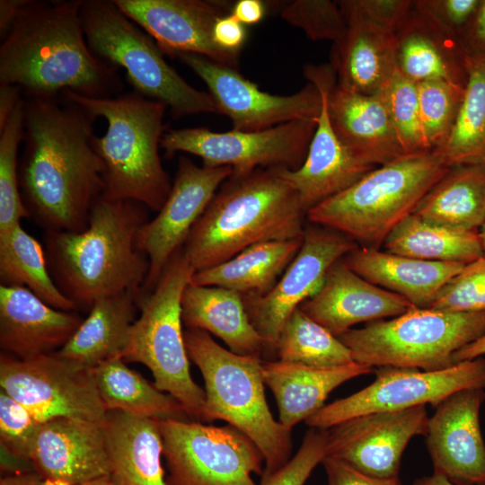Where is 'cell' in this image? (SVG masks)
I'll list each match as a JSON object with an SVG mask.
<instances>
[{"label": "cell", "instance_id": "3957f363", "mask_svg": "<svg viewBox=\"0 0 485 485\" xmlns=\"http://www.w3.org/2000/svg\"><path fill=\"white\" fill-rule=\"evenodd\" d=\"M146 207L101 197L80 232H47L45 252L59 290L79 308L125 291H140L149 260L137 243Z\"/></svg>", "mask_w": 485, "mask_h": 485}, {"label": "cell", "instance_id": "ee69618b", "mask_svg": "<svg viewBox=\"0 0 485 485\" xmlns=\"http://www.w3.org/2000/svg\"><path fill=\"white\" fill-rule=\"evenodd\" d=\"M428 308L454 313L485 312V255L465 264L438 291Z\"/></svg>", "mask_w": 485, "mask_h": 485}, {"label": "cell", "instance_id": "9c48e42d", "mask_svg": "<svg viewBox=\"0 0 485 485\" xmlns=\"http://www.w3.org/2000/svg\"><path fill=\"white\" fill-rule=\"evenodd\" d=\"M81 18L91 50L123 68L134 91L165 104L176 118L219 113L212 96L184 80L166 62L156 41L113 0H83Z\"/></svg>", "mask_w": 485, "mask_h": 485}, {"label": "cell", "instance_id": "ba28073f", "mask_svg": "<svg viewBox=\"0 0 485 485\" xmlns=\"http://www.w3.org/2000/svg\"><path fill=\"white\" fill-rule=\"evenodd\" d=\"M194 273L181 248L154 287L140 291V316L130 330L121 357L146 366L157 389L172 396L189 418L203 420L205 391L190 375L181 318L182 294Z\"/></svg>", "mask_w": 485, "mask_h": 485}, {"label": "cell", "instance_id": "52a82bcc", "mask_svg": "<svg viewBox=\"0 0 485 485\" xmlns=\"http://www.w3.org/2000/svg\"><path fill=\"white\" fill-rule=\"evenodd\" d=\"M449 169L434 152L401 156L313 207L306 217L363 247L378 249Z\"/></svg>", "mask_w": 485, "mask_h": 485}, {"label": "cell", "instance_id": "8fae6325", "mask_svg": "<svg viewBox=\"0 0 485 485\" xmlns=\"http://www.w3.org/2000/svg\"><path fill=\"white\" fill-rule=\"evenodd\" d=\"M167 485H258L264 458L257 445L230 425L176 419L160 420Z\"/></svg>", "mask_w": 485, "mask_h": 485}, {"label": "cell", "instance_id": "c3c4849f", "mask_svg": "<svg viewBox=\"0 0 485 485\" xmlns=\"http://www.w3.org/2000/svg\"><path fill=\"white\" fill-rule=\"evenodd\" d=\"M371 22L395 34L413 6L411 0H355Z\"/></svg>", "mask_w": 485, "mask_h": 485}, {"label": "cell", "instance_id": "4316f807", "mask_svg": "<svg viewBox=\"0 0 485 485\" xmlns=\"http://www.w3.org/2000/svg\"><path fill=\"white\" fill-rule=\"evenodd\" d=\"M328 110L339 139L364 163L375 167L407 155L377 93L362 94L336 84L328 96Z\"/></svg>", "mask_w": 485, "mask_h": 485}, {"label": "cell", "instance_id": "836d02e7", "mask_svg": "<svg viewBox=\"0 0 485 485\" xmlns=\"http://www.w3.org/2000/svg\"><path fill=\"white\" fill-rule=\"evenodd\" d=\"M413 214L451 229L479 231L485 223V166L450 168L423 197Z\"/></svg>", "mask_w": 485, "mask_h": 485}, {"label": "cell", "instance_id": "44dd1931", "mask_svg": "<svg viewBox=\"0 0 485 485\" xmlns=\"http://www.w3.org/2000/svg\"><path fill=\"white\" fill-rule=\"evenodd\" d=\"M485 390L458 391L429 417L426 444L434 472L455 485H485V443L480 411Z\"/></svg>", "mask_w": 485, "mask_h": 485}, {"label": "cell", "instance_id": "e575fe53", "mask_svg": "<svg viewBox=\"0 0 485 485\" xmlns=\"http://www.w3.org/2000/svg\"><path fill=\"white\" fill-rule=\"evenodd\" d=\"M100 397L107 411L120 410L154 419H188L182 406L130 369L121 357L108 359L93 368Z\"/></svg>", "mask_w": 485, "mask_h": 485}, {"label": "cell", "instance_id": "f546056e", "mask_svg": "<svg viewBox=\"0 0 485 485\" xmlns=\"http://www.w3.org/2000/svg\"><path fill=\"white\" fill-rule=\"evenodd\" d=\"M343 259L357 274L417 308H428L438 291L465 265L422 260L368 247H357Z\"/></svg>", "mask_w": 485, "mask_h": 485}, {"label": "cell", "instance_id": "7402d4cb", "mask_svg": "<svg viewBox=\"0 0 485 485\" xmlns=\"http://www.w3.org/2000/svg\"><path fill=\"white\" fill-rule=\"evenodd\" d=\"M31 461L48 485H81L110 476L102 425L82 419L42 422Z\"/></svg>", "mask_w": 485, "mask_h": 485}, {"label": "cell", "instance_id": "680465c9", "mask_svg": "<svg viewBox=\"0 0 485 485\" xmlns=\"http://www.w3.org/2000/svg\"><path fill=\"white\" fill-rule=\"evenodd\" d=\"M414 485H455L443 475L434 472L432 475L417 479Z\"/></svg>", "mask_w": 485, "mask_h": 485}, {"label": "cell", "instance_id": "f1b7e54d", "mask_svg": "<svg viewBox=\"0 0 485 485\" xmlns=\"http://www.w3.org/2000/svg\"><path fill=\"white\" fill-rule=\"evenodd\" d=\"M372 372V367L355 361L337 366H312L279 359L262 363L263 381L276 399L279 422L289 431L322 409L338 386Z\"/></svg>", "mask_w": 485, "mask_h": 485}, {"label": "cell", "instance_id": "ab89813d", "mask_svg": "<svg viewBox=\"0 0 485 485\" xmlns=\"http://www.w3.org/2000/svg\"><path fill=\"white\" fill-rule=\"evenodd\" d=\"M24 97L0 128V234L30 217L20 189L19 147L23 139Z\"/></svg>", "mask_w": 485, "mask_h": 485}, {"label": "cell", "instance_id": "5b68a950", "mask_svg": "<svg viewBox=\"0 0 485 485\" xmlns=\"http://www.w3.org/2000/svg\"><path fill=\"white\" fill-rule=\"evenodd\" d=\"M62 97L107 121L93 145L105 165L102 198L132 200L158 212L172 189L159 154L165 132V104L132 90L107 98H90L66 91Z\"/></svg>", "mask_w": 485, "mask_h": 485}, {"label": "cell", "instance_id": "e0dca14e", "mask_svg": "<svg viewBox=\"0 0 485 485\" xmlns=\"http://www.w3.org/2000/svg\"><path fill=\"white\" fill-rule=\"evenodd\" d=\"M233 174L228 166H198L179 157L171 192L156 216L137 234V247L149 260V271L141 289L152 290L172 257L181 250L218 188Z\"/></svg>", "mask_w": 485, "mask_h": 485}, {"label": "cell", "instance_id": "60d3db41", "mask_svg": "<svg viewBox=\"0 0 485 485\" xmlns=\"http://www.w3.org/2000/svg\"><path fill=\"white\" fill-rule=\"evenodd\" d=\"M405 154L431 152L420 120L418 84L398 70L377 93Z\"/></svg>", "mask_w": 485, "mask_h": 485}, {"label": "cell", "instance_id": "603a6c76", "mask_svg": "<svg viewBox=\"0 0 485 485\" xmlns=\"http://www.w3.org/2000/svg\"><path fill=\"white\" fill-rule=\"evenodd\" d=\"M299 307L338 337L356 324L393 318L415 306L367 281L342 258L330 268L319 291Z\"/></svg>", "mask_w": 485, "mask_h": 485}, {"label": "cell", "instance_id": "d6986e66", "mask_svg": "<svg viewBox=\"0 0 485 485\" xmlns=\"http://www.w3.org/2000/svg\"><path fill=\"white\" fill-rule=\"evenodd\" d=\"M304 76L319 89L322 110L306 158L296 170L281 168L300 201L308 210L340 193L375 169L358 159L337 137L328 110V96L335 84V72L328 66H307Z\"/></svg>", "mask_w": 485, "mask_h": 485}, {"label": "cell", "instance_id": "f35d334b", "mask_svg": "<svg viewBox=\"0 0 485 485\" xmlns=\"http://www.w3.org/2000/svg\"><path fill=\"white\" fill-rule=\"evenodd\" d=\"M276 350L281 361L312 366H337L354 362L349 348L300 307L284 324Z\"/></svg>", "mask_w": 485, "mask_h": 485}, {"label": "cell", "instance_id": "db71d44e", "mask_svg": "<svg viewBox=\"0 0 485 485\" xmlns=\"http://www.w3.org/2000/svg\"><path fill=\"white\" fill-rule=\"evenodd\" d=\"M22 99L23 94L19 87L0 84V128L4 126Z\"/></svg>", "mask_w": 485, "mask_h": 485}, {"label": "cell", "instance_id": "7bdbcfd3", "mask_svg": "<svg viewBox=\"0 0 485 485\" xmlns=\"http://www.w3.org/2000/svg\"><path fill=\"white\" fill-rule=\"evenodd\" d=\"M281 16L288 23L302 29L313 40H331L335 45L346 33V19L335 1H293L282 9Z\"/></svg>", "mask_w": 485, "mask_h": 485}, {"label": "cell", "instance_id": "1f68e13d", "mask_svg": "<svg viewBox=\"0 0 485 485\" xmlns=\"http://www.w3.org/2000/svg\"><path fill=\"white\" fill-rule=\"evenodd\" d=\"M140 291H125L94 302L70 340L55 353L91 369L108 359L121 357L137 320Z\"/></svg>", "mask_w": 485, "mask_h": 485}, {"label": "cell", "instance_id": "9a60e30c", "mask_svg": "<svg viewBox=\"0 0 485 485\" xmlns=\"http://www.w3.org/2000/svg\"><path fill=\"white\" fill-rule=\"evenodd\" d=\"M357 247L340 232L309 226L297 254L276 285L263 295H242L249 318L269 349H276L287 320L319 291L330 268Z\"/></svg>", "mask_w": 485, "mask_h": 485}, {"label": "cell", "instance_id": "8992f818", "mask_svg": "<svg viewBox=\"0 0 485 485\" xmlns=\"http://www.w3.org/2000/svg\"><path fill=\"white\" fill-rule=\"evenodd\" d=\"M184 340L204 379L203 420H225L249 437L264 458L262 479L269 477L289 461L292 439L268 406L260 357L225 349L201 330L187 329Z\"/></svg>", "mask_w": 485, "mask_h": 485}, {"label": "cell", "instance_id": "681fc988", "mask_svg": "<svg viewBox=\"0 0 485 485\" xmlns=\"http://www.w3.org/2000/svg\"><path fill=\"white\" fill-rule=\"evenodd\" d=\"M322 463L326 472L328 485H402L399 478L374 477L329 455L323 458Z\"/></svg>", "mask_w": 485, "mask_h": 485}, {"label": "cell", "instance_id": "d6a6232c", "mask_svg": "<svg viewBox=\"0 0 485 485\" xmlns=\"http://www.w3.org/2000/svg\"><path fill=\"white\" fill-rule=\"evenodd\" d=\"M303 238L254 244L221 264L195 272L190 283L220 287L242 295H263L295 257Z\"/></svg>", "mask_w": 485, "mask_h": 485}, {"label": "cell", "instance_id": "6f0895ef", "mask_svg": "<svg viewBox=\"0 0 485 485\" xmlns=\"http://www.w3.org/2000/svg\"><path fill=\"white\" fill-rule=\"evenodd\" d=\"M0 485H48L36 472L8 474L1 479Z\"/></svg>", "mask_w": 485, "mask_h": 485}, {"label": "cell", "instance_id": "6da1fadb", "mask_svg": "<svg viewBox=\"0 0 485 485\" xmlns=\"http://www.w3.org/2000/svg\"><path fill=\"white\" fill-rule=\"evenodd\" d=\"M23 97V203L47 232H80L105 190V165L93 145L96 118L62 96Z\"/></svg>", "mask_w": 485, "mask_h": 485}, {"label": "cell", "instance_id": "d590c367", "mask_svg": "<svg viewBox=\"0 0 485 485\" xmlns=\"http://www.w3.org/2000/svg\"><path fill=\"white\" fill-rule=\"evenodd\" d=\"M383 246L389 253L429 261L467 264L484 255L479 231L451 229L414 214L391 231Z\"/></svg>", "mask_w": 485, "mask_h": 485}, {"label": "cell", "instance_id": "83f0119b", "mask_svg": "<svg viewBox=\"0 0 485 485\" xmlns=\"http://www.w3.org/2000/svg\"><path fill=\"white\" fill-rule=\"evenodd\" d=\"M101 425L117 485H167L159 419L109 410Z\"/></svg>", "mask_w": 485, "mask_h": 485}, {"label": "cell", "instance_id": "bcb514c9", "mask_svg": "<svg viewBox=\"0 0 485 485\" xmlns=\"http://www.w3.org/2000/svg\"><path fill=\"white\" fill-rule=\"evenodd\" d=\"M328 429L312 428L304 436L296 454L260 485H304L327 454Z\"/></svg>", "mask_w": 485, "mask_h": 485}, {"label": "cell", "instance_id": "74e56055", "mask_svg": "<svg viewBox=\"0 0 485 485\" xmlns=\"http://www.w3.org/2000/svg\"><path fill=\"white\" fill-rule=\"evenodd\" d=\"M463 98L446 142L435 154L449 168L485 166V61L466 57Z\"/></svg>", "mask_w": 485, "mask_h": 485}, {"label": "cell", "instance_id": "f6af8a7d", "mask_svg": "<svg viewBox=\"0 0 485 485\" xmlns=\"http://www.w3.org/2000/svg\"><path fill=\"white\" fill-rule=\"evenodd\" d=\"M41 423L24 406L0 389L2 452L19 461L31 463V450Z\"/></svg>", "mask_w": 485, "mask_h": 485}, {"label": "cell", "instance_id": "d4e9b609", "mask_svg": "<svg viewBox=\"0 0 485 485\" xmlns=\"http://www.w3.org/2000/svg\"><path fill=\"white\" fill-rule=\"evenodd\" d=\"M338 3L347 29L343 39L333 45L337 84L358 93L375 94L397 71L395 36L368 20L355 0Z\"/></svg>", "mask_w": 485, "mask_h": 485}, {"label": "cell", "instance_id": "7c38bea8", "mask_svg": "<svg viewBox=\"0 0 485 485\" xmlns=\"http://www.w3.org/2000/svg\"><path fill=\"white\" fill-rule=\"evenodd\" d=\"M375 379L362 390L324 405L305 423L329 429L346 420L375 412L395 411L418 406L436 408L451 394L464 389L485 390V358L463 361L436 371L382 366Z\"/></svg>", "mask_w": 485, "mask_h": 485}, {"label": "cell", "instance_id": "4dcf8cb0", "mask_svg": "<svg viewBox=\"0 0 485 485\" xmlns=\"http://www.w3.org/2000/svg\"><path fill=\"white\" fill-rule=\"evenodd\" d=\"M181 318L187 329L214 334L234 353L260 356L268 348L249 318L242 295L235 291L190 283L181 297Z\"/></svg>", "mask_w": 485, "mask_h": 485}, {"label": "cell", "instance_id": "816d5d0a", "mask_svg": "<svg viewBox=\"0 0 485 485\" xmlns=\"http://www.w3.org/2000/svg\"><path fill=\"white\" fill-rule=\"evenodd\" d=\"M461 41L469 57L485 61V0L481 1L474 17L461 37Z\"/></svg>", "mask_w": 485, "mask_h": 485}, {"label": "cell", "instance_id": "30bf717a", "mask_svg": "<svg viewBox=\"0 0 485 485\" xmlns=\"http://www.w3.org/2000/svg\"><path fill=\"white\" fill-rule=\"evenodd\" d=\"M483 335L485 312L413 307L392 319L350 329L338 338L361 365L436 371L454 365V353Z\"/></svg>", "mask_w": 485, "mask_h": 485}, {"label": "cell", "instance_id": "ffe728a7", "mask_svg": "<svg viewBox=\"0 0 485 485\" xmlns=\"http://www.w3.org/2000/svg\"><path fill=\"white\" fill-rule=\"evenodd\" d=\"M113 1L156 41L164 54L192 53L225 66L237 68L239 54L219 48L212 34L216 21L228 14L226 3L205 0Z\"/></svg>", "mask_w": 485, "mask_h": 485}, {"label": "cell", "instance_id": "cb8c5ba5", "mask_svg": "<svg viewBox=\"0 0 485 485\" xmlns=\"http://www.w3.org/2000/svg\"><path fill=\"white\" fill-rule=\"evenodd\" d=\"M82 321L77 313L56 309L25 287L0 286L2 353L26 359L56 352Z\"/></svg>", "mask_w": 485, "mask_h": 485}, {"label": "cell", "instance_id": "4fadbf2b", "mask_svg": "<svg viewBox=\"0 0 485 485\" xmlns=\"http://www.w3.org/2000/svg\"><path fill=\"white\" fill-rule=\"evenodd\" d=\"M317 120H295L251 132L166 129L161 148L167 158L180 152L190 154L200 157L204 166L231 167L234 175L260 168L296 170L306 158Z\"/></svg>", "mask_w": 485, "mask_h": 485}, {"label": "cell", "instance_id": "8d00e7d4", "mask_svg": "<svg viewBox=\"0 0 485 485\" xmlns=\"http://www.w3.org/2000/svg\"><path fill=\"white\" fill-rule=\"evenodd\" d=\"M0 279L4 286L29 288L56 309L77 310L76 305L57 287L42 246L21 224L0 234Z\"/></svg>", "mask_w": 485, "mask_h": 485}, {"label": "cell", "instance_id": "b9f144b4", "mask_svg": "<svg viewBox=\"0 0 485 485\" xmlns=\"http://www.w3.org/2000/svg\"><path fill=\"white\" fill-rule=\"evenodd\" d=\"M420 120L431 152L447 140L463 98L465 86L443 80L418 83Z\"/></svg>", "mask_w": 485, "mask_h": 485}, {"label": "cell", "instance_id": "9f6ffc18", "mask_svg": "<svg viewBox=\"0 0 485 485\" xmlns=\"http://www.w3.org/2000/svg\"><path fill=\"white\" fill-rule=\"evenodd\" d=\"M484 355L485 335L455 352L453 357V363L457 364L463 361L472 360Z\"/></svg>", "mask_w": 485, "mask_h": 485}, {"label": "cell", "instance_id": "f5cc1de1", "mask_svg": "<svg viewBox=\"0 0 485 485\" xmlns=\"http://www.w3.org/2000/svg\"><path fill=\"white\" fill-rule=\"evenodd\" d=\"M231 13L243 25L260 22L265 14V5L260 0H239Z\"/></svg>", "mask_w": 485, "mask_h": 485}, {"label": "cell", "instance_id": "11a10c76", "mask_svg": "<svg viewBox=\"0 0 485 485\" xmlns=\"http://www.w3.org/2000/svg\"><path fill=\"white\" fill-rule=\"evenodd\" d=\"M25 3L26 0L0 1V40L7 34Z\"/></svg>", "mask_w": 485, "mask_h": 485}, {"label": "cell", "instance_id": "2e32d148", "mask_svg": "<svg viewBox=\"0 0 485 485\" xmlns=\"http://www.w3.org/2000/svg\"><path fill=\"white\" fill-rule=\"evenodd\" d=\"M207 85L219 113L227 116L233 129L261 131L295 120H317L322 110V95L309 83L291 95H274L261 91L236 69L192 53H176Z\"/></svg>", "mask_w": 485, "mask_h": 485}, {"label": "cell", "instance_id": "94428289", "mask_svg": "<svg viewBox=\"0 0 485 485\" xmlns=\"http://www.w3.org/2000/svg\"><path fill=\"white\" fill-rule=\"evenodd\" d=\"M479 233H480V236H481V244H482L483 252H484V255H485V223L482 225V227L479 230Z\"/></svg>", "mask_w": 485, "mask_h": 485}, {"label": "cell", "instance_id": "ac0fdd59", "mask_svg": "<svg viewBox=\"0 0 485 485\" xmlns=\"http://www.w3.org/2000/svg\"><path fill=\"white\" fill-rule=\"evenodd\" d=\"M426 406L362 415L328 429L326 455L383 479L399 478L403 452L416 436H426Z\"/></svg>", "mask_w": 485, "mask_h": 485}, {"label": "cell", "instance_id": "484cf974", "mask_svg": "<svg viewBox=\"0 0 485 485\" xmlns=\"http://www.w3.org/2000/svg\"><path fill=\"white\" fill-rule=\"evenodd\" d=\"M397 70L415 83L443 80L465 86L466 53L461 39L418 1L394 34Z\"/></svg>", "mask_w": 485, "mask_h": 485}, {"label": "cell", "instance_id": "7a4b0ae2", "mask_svg": "<svg viewBox=\"0 0 485 485\" xmlns=\"http://www.w3.org/2000/svg\"><path fill=\"white\" fill-rule=\"evenodd\" d=\"M83 0H26L1 39L0 84L23 96L57 97L66 91L90 98L123 93L119 68L98 57L84 34Z\"/></svg>", "mask_w": 485, "mask_h": 485}, {"label": "cell", "instance_id": "7dc6e473", "mask_svg": "<svg viewBox=\"0 0 485 485\" xmlns=\"http://www.w3.org/2000/svg\"><path fill=\"white\" fill-rule=\"evenodd\" d=\"M440 24L460 39L481 0H417Z\"/></svg>", "mask_w": 485, "mask_h": 485}, {"label": "cell", "instance_id": "277c9868", "mask_svg": "<svg viewBox=\"0 0 485 485\" xmlns=\"http://www.w3.org/2000/svg\"><path fill=\"white\" fill-rule=\"evenodd\" d=\"M306 214L281 168L232 174L191 229L182 251L198 272L257 243L303 238Z\"/></svg>", "mask_w": 485, "mask_h": 485}, {"label": "cell", "instance_id": "91938a15", "mask_svg": "<svg viewBox=\"0 0 485 485\" xmlns=\"http://www.w3.org/2000/svg\"><path fill=\"white\" fill-rule=\"evenodd\" d=\"M81 485H117L110 476L101 477Z\"/></svg>", "mask_w": 485, "mask_h": 485}, {"label": "cell", "instance_id": "5bb4252c", "mask_svg": "<svg viewBox=\"0 0 485 485\" xmlns=\"http://www.w3.org/2000/svg\"><path fill=\"white\" fill-rule=\"evenodd\" d=\"M0 389L41 422L76 418L102 423L107 413L93 368L55 352L26 359L1 353Z\"/></svg>", "mask_w": 485, "mask_h": 485}, {"label": "cell", "instance_id": "f907efd6", "mask_svg": "<svg viewBox=\"0 0 485 485\" xmlns=\"http://www.w3.org/2000/svg\"><path fill=\"white\" fill-rule=\"evenodd\" d=\"M213 40L222 49L239 54L245 41L246 30L231 13L219 17L213 27Z\"/></svg>", "mask_w": 485, "mask_h": 485}]
</instances>
